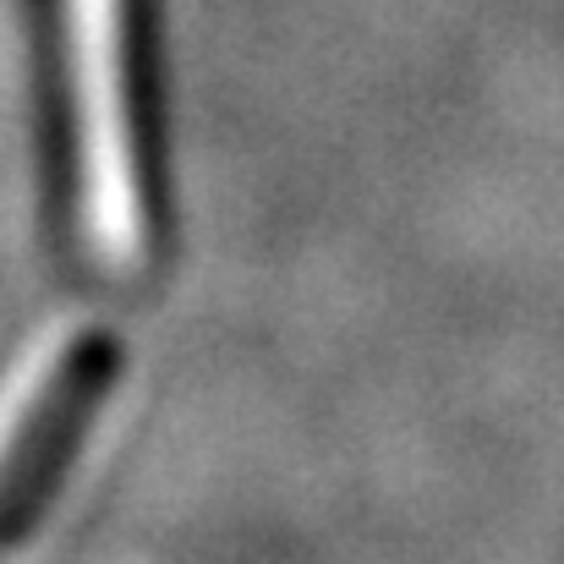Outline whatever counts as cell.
Wrapping results in <instances>:
<instances>
[{"instance_id":"cell-1","label":"cell","mask_w":564,"mask_h":564,"mask_svg":"<svg viewBox=\"0 0 564 564\" xmlns=\"http://www.w3.org/2000/svg\"><path fill=\"white\" fill-rule=\"evenodd\" d=\"M110 340L99 329H66L44 340L0 394V560L28 543L77 438L110 383Z\"/></svg>"},{"instance_id":"cell-2","label":"cell","mask_w":564,"mask_h":564,"mask_svg":"<svg viewBox=\"0 0 564 564\" xmlns=\"http://www.w3.org/2000/svg\"><path fill=\"white\" fill-rule=\"evenodd\" d=\"M77 88V160H83V208L99 252L110 263L138 258L143 241V187L132 160L127 72H121V0H61Z\"/></svg>"}]
</instances>
